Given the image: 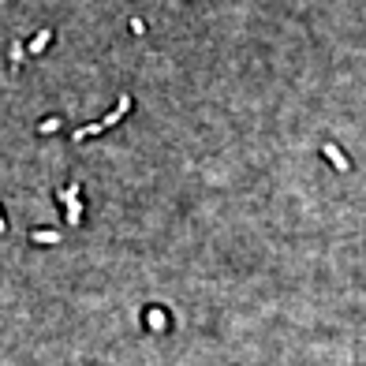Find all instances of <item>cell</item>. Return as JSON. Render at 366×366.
Returning a JSON list of instances; mask_svg holds the SVG:
<instances>
[{
  "mask_svg": "<svg viewBox=\"0 0 366 366\" xmlns=\"http://www.w3.org/2000/svg\"><path fill=\"white\" fill-rule=\"evenodd\" d=\"M322 153L329 157V165H333V168H340V172H348V168H351V161L344 157V150H340V146H333V142H325Z\"/></svg>",
  "mask_w": 366,
  "mask_h": 366,
  "instance_id": "obj_3",
  "label": "cell"
},
{
  "mask_svg": "<svg viewBox=\"0 0 366 366\" xmlns=\"http://www.w3.org/2000/svg\"><path fill=\"white\" fill-rule=\"evenodd\" d=\"M56 127H60V120H56V116H53V120H45V123H41V127H37V131H41V134H53Z\"/></svg>",
  "mask_w": 366,
  "mask_h": 366,
  "instance_id": "obj_7",
  "label": "cell"
},
{
  "mask_svg": "<svg viewBox=\"0 0 366 366\" xmlns=\"http://www.w3.org/2000/svg\"><path fill=\"white\" fill-rule=\"evenodd\" d=\"M4 228H8V220H4V213H0V232H4Z\"/></svg>",
  "mask_w": 366,
  "mask_h": 366,
  "instance_id": "obj_8",
  "label": "cell"
},
{
  "mask_svg": "<svg viewBox=\"0 0 366 366\" xmlns=\"http://www.w3.org/2000/svg\"><path fill=\"white\" fill-rule=\"evenodd\" d=\"M49 41H53V30H41V34H37L34 41H30V53H41V49H45Z\"/></svg>",
  "mask_w": 366,
  "mask_h": 366,
  "instance_id": "obj_4",
  "label": "cell"
},
{
  "mask_svg": "<svg viewBox=\"0 0 366 366\" xmlns=\"http://www.w3.org/2000/svg\"><path fill=\"white\" fill-rule=\"evenodd\" d=\"M30 239H34V243H56L60 236H56V232H34Z\"/></svg>",
  "mask_w": 366,
  "mask_h": 366,
  "instance_id": "obj_5",
  "label": "cell"
},
{
  "mask_svg": "<svg viewBox=\"0 0 366 366\" xmlns=\"http://www.w3.org/2000/svg\"><path fill=\"white\" fill-rule=\"evenodd\" d=\"M19 60H23V41H12V67H19Z\"/></svg>",
  "mask_w": 366,
  "mask_h": 366,
  "instance_id": "obj_6",
  "label": "cell"
},
{
  "mask_svg": "<svg viewBox=\"0 0 366 366\" xmlns=\"http://www.w3.org/2000/svg\"><path fill=\"white\" fill-rule=\"evenodd\" d=\"M127 112H131V98H120V105L112 109V116H105V120H98V123H90V127H79V131H75V142H82L86 134H101V131L116 127V123L127 116Z\"/></svg>",
  "mask_w": 366,
  "mask_h": 366,
  "instance_id": "obj_1",
  "label": "cell"
},
{
  "mask_svg": "<svg viewBox=\"0 0 366 366\" xmlns=\"http://www.w3.org/2000/svg\"><path fill=\"white\" fill-rule=\"evenodd\" d=\"M79 191H82V183H71V187L64 191L60 195V202L67 206V220H71V224H79L82 220V206H79Z\"/></svg>",
  "mask_w": 366,
  "mask_h": 366,
  "instance_id": "obj_2",
  "label": "cell"
}]
</instances>
